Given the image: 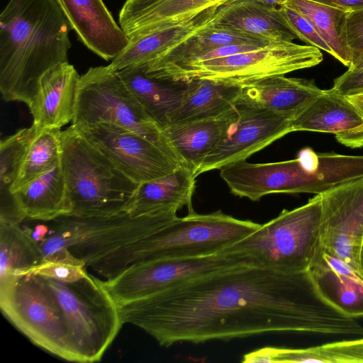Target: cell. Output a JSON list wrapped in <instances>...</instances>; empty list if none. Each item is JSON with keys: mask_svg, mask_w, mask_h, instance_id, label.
<instances>
[{"mask_svg": "<svg viewBox=\"0 0 363 363\" xmlns=\"http://www.w3.org/2000/svg\"><path fill=\"white\" fill-rule=\"evenodd\" d=\"M337 7L345 11L363 8V0H312Z\"/></svg>", "mask_w": 363, "mask_h": 363, "instance_id": "38", "label": "cell"}, {"mask_svg": "<svg viewBox=\"0 0 363 363\" xmlns=\"http://www.w3.org/2000/svg\"><path fill=\"white\" fill-rule=\"evenodd\" d=\"M232 0H125L118 23L128 38L168 29L203 18H214Z\"/></svg>", "mask_w": 363, "mask_h": 363, "instance_id": "15", "label": "cell"}, {"mask_svg": "<svg viewBox=\"0 0 363 363\" xmlns=\"http://www.w3.org/2000/svg\"><path fill=\"white\" fill-rule=\"evenodd\" d=\"M357 272L363 279V239L361 243L357 264Z\"/></svg>", "mask_w": 363, "mask_h": 363, "instance_id": "42", "label": "cell"}, {"mask_svg": "<svg viewBox=\"0 0 363 363\" xmlns=\"http://www.w3.org/2000/svg\"><path fill=\"white\" fill-rule=\"evenodd\" d=\"M294 131L333 133L338 138L363 124V116L332 88L324 90L291 121Z\"/></svg>", "mask_w": 363, "mask_h": 363, "instance_id": "24", "label": "cell"}, {"mask_svg": "<svg viewBox=\"0 0 363 363\" xmlns=\"http://www.w3.org/2000/svg\"><path fill=\"white\" fill-rule=\"evenodd\" d=\"M69 25L55 0H9L0 15V91L32 104L39 82L68 62Z\"/></svg>", "mask_w": 363, "mask_h": 363, "instance_id": "2", "label": "cell"}, {"mask_svg": "<svg viewBox=\"0 0 363 363\" xmlns=\"http://www.w3.org/2000/svg\"><path fill=\"white\" fill-rule=\"evenodd\" d=\"M238 118L236 108L213 118L171 124L163 129L176 157L194 172L230 133Z\"/></svg>", "mask_w": 363, "mask_h": 363, "instance_id": "18", "label": "cell"}, {"mask_svg": "<svg viewBox=\"0 0 363 363\" xmlns=\"http://www.w3.org/2000/svg\"><path fill=\"white\" fill-rule=\"evenodd\" d=\"M175 209L134 216L123 212L105 217L62 216L52 220L40 242L44 259L67 249L86 267L123 246L149 235L179 217Z\"/></svg>", "mask_w": 363, "mask_h": 363, "instance_id": "6", "label": "cell"}, {"mask_svg": "<svg viewBox=\"0 0 363 363\" xmlns=\"http://www.w3.org/2000/svg\"><path fill=\"white\" fill-rule=\"evenodd\" d=\"M60 161L71 213L82 218L128 212L140 184L124 174L72 125L61 132Z\"/></svg>", "mask_w": 363, "mask_h": 363, "instance_id": "4", "label": "cell"}, {"mask_svg": "<svg viewBox=\"0 0 363 363\" xmlns=\"http://www.w3.org/2000/svg\"><path fill=\"white\" fill-rule=\"evenodd\" d=\"M79 78L69 62L59 64L42 77L29 106L37 130L60 129L72 121Z\"/></svg>", "mask_w": 363, "mask_h": 363, "instance_id": "20", "label": "cell"}, {"mask_svg": "<svg viewBox=\"0 0 363 363\" xmlns=\"http://www.w3.org/2000/svg\"><path fill=\"white\" fill-rule=\"evenodd\" d=\"M26 219L50 222L71 213L60 157L15 193Z\"/></svg>", "mask_w": 363, "mask_h": 363, "instance_id": "22", "label": "cell"}, {"mask_svg": "<svg viewBox=\"0 0 363 363\" xmlns=\"http://www.w3.org/2000/svg\"><path fill=\"white\" fill-rule=\"evenodd\" d=\"M308 271L328 304L347 316H363V279L347 263L320 246Z\"/></svg>", "mask_w": 363, "mask_h": 363, "instance_id": "19", "label": "cell"}, {"mask_svg": "<svg viewBox=\"0 0 363 363\" xmlns=\"http://www.w3.org/2000/svg\"><path fill=\"white\" fill-rule=\"evenodd\" d=\"M122 321L161 346L273 332L363 336V326L319 294L308 271L241 264L119 306Z\"/></svg>", "mask_w": 363, "mask_h": 363, "instance_id": "1", "label": "cell"}, {"mask_svg": "<svg viewBox=\"0 0 363 363\" xmlns=\"http://www.w3.org/2000/svg\"><path fill=\"white\" fill-rule=\"evenodd\" d=\"M336 139L341 144L350 147L356 148L362 147L363 124Z\"/></svg>", "mask_w": 363, "mask_h": 363, "instance_id": "37", "label": "cell"}, {"mask_svg": "<svg viewBox=\"0 0 363 363\" xmlns=\"http://www.w3.org/2000/svg\"><path fill=\"white\" fill-rule=\"evenodd\" d=\"M332 89L345 96L363 93V70L347 69L334 80Z\"/></svg>", "mask_w": 363, "mask_h": 363, "instance_id": "36", "label": "cell"}, {"mask_svg": "<svg viewBox=\"0 0 363 363\" xmlns=\"http://www.w3.org/2000/svg\"><path fill=\"white\" fill-rule=\"evenodd\" d=\"M186 83L182 102L169 125L216 117L235 107L239 85L208 79H194Z\"/></svg>", "mask_w": 363, "mask_h": 363, "instance_id": "26", "label": "cell"}, {"mask_svg": "<svg viewBox=\"0 0 363 363\" xmlns=\"http://www.w3.org/2000/svg\"><path fill=\"white\" fill-rule=\"evenodd\" d=\"M323 59L322 52L315 47L279 41L254 50L171 68L149 77L184 83L194 79H208L240 86L310 68Z\"/></svg>", "mask_w": 363, "mask_h": 363, "instance_id": "9", "label": "cell"}, {"mask_svg": "<svg viewBox=\"0 0 363 363\" xmlns=\"http://www.w3.org/2000/svg\"><path fill=\"white\" fill-rule=\"evenodd\" d=\"M254 1L261 3V4H265V5H267V6H274V7H278V8H279L280 6H281L283 5H285L286 3L287 2V0H254Z\"/></svg>", "mask_w": 363, "mask_h": 363, "instance_id": "41", "label": "cell"}, {"mask_svg": "<svg viewBox=\"0 0 363 363\" xmlns=\"http://www.w3.org/2000/svg\"><path fill=\"white\" fill-rule=\"evenodd\" d=\"M238 118L228 135L206 157L195 174L246 160L254 153L293 132L291 121L262 108L235 106Z\"/></svg>", "mask_w": 363, "mask_h": 363, "instance_id": "14", "label": "cell"}, {"mask_svg": "<svg viewBox=\"0 0 363 363\" xmlns=\"http://www.w3.org/2000/svg\"><path fill=\"white\" fill-rule=\"evenodd\" d=\"M118 72L148 116L162 129L167 126L182 102L186 83L149 77L140 66Z\"/></svg>", "mask_w": 363, "mask_h": 363, "instance_id": "25", "label": "cell"}, {"mask_svg": "<svg viewBox=\"0 0 363 363\" xmlns=\"http://www.w3.org/2000/svg\"><path fill=\"white\" fill-rule=\"evenodd\" d=\"M72 122L76 128L100 123L123 128L147 138L177 158L163 129L148 116L118 71L109 65L90 67L80 76Z\"/></svg>", "mask_w": 363, "mask_h": 363, "instance_id": "8", "label": "cell"}, {"mask_svg": "<svg viewBox=\"0 0 363 363\" xmlns=\"http://www.w3.org/2000/svg\"><path fill=\"white\" fill-rule=\"evenodd\" d=\"M4 317L36 346L69 362H77L62 311L40 276L17 277L0 289Z\"/></svg>", "mask_w": 363, "mask_h": 363, "instance_id": "10", "label": "cell"}, {"mask_svg": "<svg viewBox=\"0 0 363 363\" xmlns=\"http://www.w3.org/2000/svg\"><path fill=\"white\" fill-rule=\"evenodd\" d=\"M37 132L32 125L0 143V223L21 224L26 219L11 191L27 147Z\"/></svg>", "mask_w": 363, "mask_h": 363, "instance_id": "28", "label": "cell"}, {"mask_svg": "<svg viewBox=\"0 0 363 363\" xmlns=\"http://www.w3.org/2000/svg\"><path fill=\"white\" fill-rule=\"evenodd\" d=\"M42 277L62 311L77 362L100 361L123 324L105 281L89 273L71 282Z\"/></svg>", "mask_w": 363, "mask_h": 363, "instance_id": "7", "label": "cell"}, {"mask_svg": "<svg viewBox=\"0 0 363 363\" xmlns=\"http://www.w3.org/2000/svg\"><path fill=\"white\" fill-rule=\"evenodd\" d=\"M347 12V36L351 66L363 55V8Z\"/></svg>", "mask_w": 363, "mask_h": 363, "instance_id": "35", "label": "cell"}, {"mask_svg": "<svg viewBox=\"0 0 363 363\" xmlns=\"http://www.w3.org/2000/svg\"><path fill=\"white\" fill-rule=\"evenodd\" d=\"M347 98L363 116V93L347 96Z\"/></svg>", "mask_w": 363, "mask_h": 363, "instance_id": "40", "label": "cell"}, {"mask_svg": "<svg viewBox=\"0 0 363 363\" xmlns=\"http://www.w3.org/2000/svg\"><path fill=\"white\" fill-rule=\"evenodd\" d=\"M212 24L269 42L297 38L279 8L254 0H232L223 4Z\"/></svg>", "mask_w": 363, "mask_h": 363, "instance_id": "21", "label": "cell"}, {"mask_svg": "<svg viewBox=\"0 0 363 363\" xmlns=\"http://www.w3.org/2000/svg\"><path fill=\"white\" fill-rule=\"evenodd\" d=\"M214 18L199 19L130 39L127 47L111 60L109 65L119 71L145 65L188 37L211 25Z\"/></svg>", "mask_w": 363, "mask_h": 363, "instance_id": "27", "label": "cell"}, {"mask_svg": "<svg viewBox=\"0 0 363 363\" xmlns=\"http://www.w3.org/2000/svg\"><path fill=\"white\" fill-rule=\"evenodd\" d=\"M43 260L40 245L31 235V228H23L21 224L0 223V289Z\"/></svg>", "mask_w": 363, "mask_h": 363, "instance_id": "29", "label": "cell"}, {"mask_svg": "<svg viewBox=\"0 0 363 363\" xmlns=\"http://www.w3.org/2000/svg\"><path fill=\"white\" fill-rule=\"evenodd\" d=\"M260 225L220 211L207 214L193 211L114 250L90 267L108 279L127 267L141 262L211 255L253 233Z\"/></svg>", "mask_w": 363, "mask_h": 363, "instance_id": "3", "label": "cell"}, {"mask_svg": "<svg viewBox=\"0 0 363 363\" xmlns=\"http://www.w3.org/2000/svg\"><path fill=\"white\" fill-rule=\"evenodd\" d=\"M74 128L137 184L165 176L183 165L155 143L123 128L106 123Z\"/></svg>", "mask_w": 363, "mask_h": 363, "instance_id": "12", "label": "cell"}, {"mask_svg": "<svg viewBox=\"0 0 363 363\" xmlns=\"http://www.w3.org/2000/svg\"><path fill=\"white\" fill-rule=\"evenodd\" d=\"M279 10L297 38L333 55L330 47L304 16L287 5L280 6Z\"/></svg>", "mask_w": 363, "mask_h": 363, "instance_id": "34", "label": "cell"}, {"mask_svg": "<svg viewBox=\"0 0 363 363\" xmlns=\"http://www.w3.org/2000/svg\"><path fill=\"white\" fill-rule=\"evenodd\" d=\"M320 195L321 247L357 272L363 239V177Z\"/></svg>", "mask_w": 363, "mask_h": 363, "instance_id": "13", "label": "cell"}, {"mask_svg": "<svg viewBox=\"0 0 363 363\" xmlns=\"http://www.w3.org/2000/svg\"><path fill=\"white\" fill-rule=\"evenodd\" d=\"M78 40L106 61L113 60L129 39L103 0H55Z\"/></svg>", "mask_w": 363, "mask_h": 363, "instance_id": "16", "label": "cell"}, {"mask_svg": "<svg viewBox=\"0 0 363 363\" xmlns=\"http://www.w3.org/2000/svg\"><path fill=\"white\" fill-rule=\"evenodd\" d=\"M86 264L74 257L67 249L59 250L39 264L23 272L19 276L33 274L71 282L85 277L88 272Z\"/></svg>", "mask_w": 363, "mask_h": 363, "instance_id": "32", "label": "cell"}, {"mask_svg": "<svg viewBox=\"0 0 363 363\" xmlns=\"http://www.w3.org/2000/svg\"><path fill=\"white\" fill-rule=\"evenodd\" d=\"M285 5L304 16L345 66L351 65L347 36V11L312 0H287Z\"/></svg>", "mask_w": 363, "mask_h": 363, "instance_id": "30", "label": "cell"}, {"mask_svg": "<svg viewBox=\"0 0 363 363\" xmlns=\"http://www.w3.org/2000/svg\"><path fill=\"white\" fill-rule=\"evenodd\" d=\"M313 362H363V337L309 347Z\"/></svg>", "mask_w": 363, "mask_h": 363, "instance_id": "33", "label": "cell"}, {"mask_svg": "<svg viewBox=\"0 0 363 363\" xmlns=\"http://www.w3.org/2000/svg\"><path fill=\"white\" fill-rule=\"evenodd\" d=\"M348 69L352 71H362L363 70V55L353 63Z\"/></svg>", "mask_w": 363, "mask_h": 363, "instance_id": "43", "label": "cell"}, {"mask_svg": "<svg viewBox=\"0 0 363 363\" xmlns=\"http://www.w3.org/2000/svg\"><path fill=\"white\" fill-rule=\"evenodd\" d=\"M322 201L283 210L276 218L223 250L242 262L287 272L308 271L320 244Z\"/></svg>", "mask_w": 363, "mask_h": 363, "instance_id": "5", "label": "cell"}, {"mask_svg": "<svg viewBox=\"0 0 363 363\" xmlns=\"http://www.w3.org/2000/svg\"><path fill=\"white\" fill-rule=\"evenodd\" d=\"M50 228L46 225L39 224L31 229L33 238L39 244L42 242L49 233Z\"/></svg>", "mask_w": 363, "mask_h": 363, "instance_id": "39", "label": "cell"}, {"mask_svg": "<svg viewBox=\"0 0 363 363\" xmlns=\"http://www.w3.org/2000/svg\"><path fill=\"white\" fill-rule=\"evenodd\" d=\"M244 264L223 252L201 257L164 258L130 265L106 286L118 306L147 296L196 277Z\"/></svg>", "mask_w": 363, "mask_h": 363, "instance_id": "11", "label": "cell"}, {"mask_svg": "<svg viewBox=\"0 0 363 363\" xmlns=\"http://www.w3.org/2000/svg\"><path fill=\"white\" fill-rule=\"evenodd\" d=\"M323 91L312 80L272 76L240 85L235 106L266 109L291 121Z\"/></svg>", "mask_w": 363, "mask_h": 363, "instance_id": "17", "label": "cell"}, {"mask_svg": "<svg viewBox=\"0 0 363 363\" xmlns=\"http://www.w3.org/2000/svg\"><path fill=\"white\" fill-rule=\"evenodd\" d=\"M60 128L37 130L28 144L11 191L15 194L48 169L60 157L62 143Z\"/></svg>", "mask_w": 363, "mask_h": 363, "instance_id": "31", "label": "cell"}, {"mask_svg": "<svg viewBox=\"0 0 363 363\" xmlns=\"http://www.w3.org/2000/svg\"><path fill=\"white\" fill-rule=\"evenodd\" d=\"M197 177L190 168L181 165L172 173L139 184L128 213L143 215L187 206L193 212L192 196Z\"/></svg>", "mask_w": 363, "mask_h": 363, "instance_id": "23", "label": "cell"}]
</instances>
